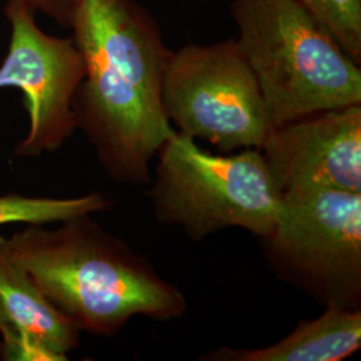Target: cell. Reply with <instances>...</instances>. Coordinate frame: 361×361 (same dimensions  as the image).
<instances>
[{"instance_id":"2","label":"cell","mask_w":361,"mask_h":361,"mask_svg":"<svg viewBox=\"0 0 361 361\" xmlns=\"http://www.w3.org/2000/svg\"><path fill=\"white\" fill-rule=\"evenodd\" d=\"M91 214L54 229L26 225L7 238L15 259L40 292L82 331L118 334L135 316L180 317L188 302L177 286Z\"/></svg>"},{"instance_id":"6","label":"cell","mask_w":361,"mask_h":361,"mask_svg":"<svg viewBox=\"0 0 361 361\" xmlns=\"http://www.w3.org/2000/svg\"><path fill=\"white\" fill-rule=\"evenodd\" d=\"M162 106L178 133L222 153L261 149L273 126L250 66L235 39L171 52Z\"/></svg>"},{"instance_id":"12","label":"cell","mask_w":361,"mask_h":361,"mask_svg":"<svg viewBox=\"0 0 361 361\" xmlns=\"http://www.w3.org/2000/svg\"><path fill=\"white\" fill-rule=\"evenodd\" d=\"M361 65V0H297Z\"/></svg>"},{"instance_id":"14","label":"cell","mask_w":361,"mask_h":361,"mask_svg":"<svg viewBox=\"0 0 361 361\" xmlns=\"http://www.w3.org/2000/svg\"><path fill=\"white\" fill-rule=\"evenodd\" d=\"M37 13H43L58 25L71 28L79 0H25Z\"/></svg>"},{"instance_id":"7","label":"cell","mask_w":361,"mask_h":361,"mask_svg":"<svg viewBox=\"0 0 361 361\" xmlns=\"http://www.w3.org/2000/svg\"><path fill=\"white\" fill-rule=\"evenodd\" d=\"M3 13L10 43L0 63V90L20 91L28 116L26 137L13 155L55 153L77 130L73 104L85 78L82 52L74 39L44 32L37 23V10L25 0H7Z\"/></svg>"},{"instance_id":"10","label":"cell","mask_w":361,"mask_h":361,"mask_svg":"<svg viewBox=\"0 0 361 361\" xmlns=\"http://www.w3.org/2000/svg\"><path fill=\"white\" fill-rule=\"evenodd\" d=\"M25 331L65 355L79 345L80 329L44 296L0 235V331Z\"/></svg>"},{"instance_id":"8","label":"cell","mask_w":361,"mask_h":361,"mask_svg":"<svg viewBox=\"0 0 361 361\" xmlns=\"http://www.w3.org/2000/svg\"><path fill=\"white\" fill-rule=\"evenodd\" d=\"M259 150L281 193L304 188L361 193V104L276 128Z\"/></svg>"},{"instance_id":"4","label":"cell","mask_w":361,"mask_h":361,"mask_svg":"<svg viewBox=\"0 0 361 361\" xmlns=\"http://www.w3.org/2000/svg\"><path fill=\"white\" fill-rule=\"evenodd\" d=\"M149 194L155 219L194 241L229 228L265 238L283 197L259 149L212 154L178 131L158 152Z\"/></svg>"},{"instance_id":"11","label":"cell","mask_w":361,"mask_h":361,"mask_svg":"<svg viewBox=\"0 0 361 361\" xmlns=\"http://www.w3.org/2000/svg\"><path fill=\"white\" fill-rule=\"evenodd\" d=\"M111 207L101 193L70 198L30 197L8 193L0 195V226L3 225H47L85 214H94Z\"/></svg>"},{"instance_id":"3","label":"cell","mask_w":361,"mask_h":361,"mask_svg":"<svg viewBox=\"0 0 361 361\" xmlns=\"http://www.w3.org/2000/svg\"><path fill=\"white\" fill-rule=\"evenodd\" d=\"M231 13L274 129L361 104L360 66L297 0H233Z\"/></svg>"},{"instance_id":"5","label":"cell","mask_w":361,"mask_h":361,"mask_svg":"<svg viewBox=\"0 0 361 361\" xmlns=\"http://www.w3.org/2000/svg\"><path fill=\"white\" fill-rule=\"evenodd\" d=\"M262 241L284 279L325 307L360 310L361 193L285 192L276 226Z\"/></svg>"},{"instance_id":"9","label":"cell","mask_w":361,"mask_h":361,"mask_svg":"<svg viewBox=\"0 0 361 361\" xmlns=\"http://www.w3.org/2000/svg\"><path fill=\"white\" fill-rule=\"evenodd\" d=\"M361 345V310L326 307L314 320H304L292 334L264 348L222 347L201 360L340 361Z\"/></svg>"},{"instance_id":"1","label":"cell","mask_w":361,"mask_h":361,"mask_svg":"<svg viewBox=\"0 0 361 361\" xmlns=\"http://www.w3.org/2000/svg\"><path fill=\"white\" fill-rule=\"evenodd\" d=\"M73 37L85 61L74 118L116 182H150V161L176 130L162 106L171 52L135 0H79Z\"/></svg>"},{"instance_id":"13","label":"cell","mask_w":361,"mask_h":361,"mask_svg":"<svg viewBox=\"0 0 361 361\" xmlns=\"http://www.w3.org/2000/svg\"><path fill=\"white\" fill-rule=\"evenodd\" d=\"M0 360L66 361L67 356L25 331L3 329L0 331Z\"/></svg>"}]
</instances>
